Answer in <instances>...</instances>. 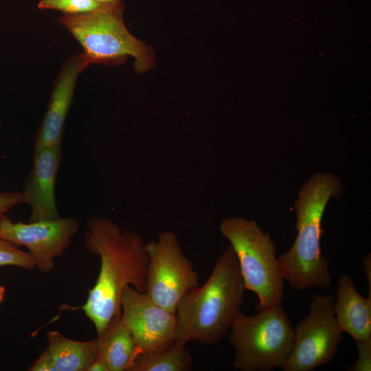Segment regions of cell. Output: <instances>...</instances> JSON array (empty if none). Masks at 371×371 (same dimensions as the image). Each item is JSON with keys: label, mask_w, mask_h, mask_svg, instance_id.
I'll return each mask as SVG.
<instances>
[{"label": "cell", "mask_w": 371, "mask_h": 371, "mask_svg": "<svg viewBox=\"0 0 371 371\" xmlns=\"http://www.w3.org/2000/svg\"><path fill=\"white\" fill-rule=\"evenodd\" d=\"M86 227L85 244L99 256L100 269L82 309L100 336L120 319L121 298L126 286L145 292L148 256L139 234L122 230L109 218L91 217Z\"/></svg>", "instance_id": "obj_1"}, {"label": "cell", "mask_w": 371, "mask_h": 371, "mask_svg": "<svg viewBox=\"0 0 371 371\" xmlns=\"http://www.w3.org/2000/svg\"><path fill=\"white\" fill-rule=\"evenodd\" d=\"M245 289L229 245L216 260L206 282L188 291L179 302L175 339L186 344L220 341L241 313Z\"/></svg>", "instance_id": "obj_2"}, {"label": "cell", "mask_w": 371, "mask_h": 371, "mask_svg": "<svg viewBox=\"0 0 371 371\" xmlns=\"http://www.w3.org/2000/svg\"><path fill=\"white\" fill-rule=\"evenodd\" d=\"M341 190V181L333 173L317 172L299 191L294 203L297 236L291 248L278 257L284 279L294 290L331 284L330 262L320 248L322 219L328 201Z\"/></svg>", "instance_id": "obj_3"}, {"label": "cell", "mask_w": 371, "mask_h": 371, "mask_svg": "<svg viewBox=\"0 0 371 371\" xmlns=\"http://www.w3.org/2000/svg\"><path fill=\"white\" fill-rule=\"evenodd\" d=\"M122 1L79 14H63L58 21L77 40L88 63L117 66L128 56L135 59L134 69L144 73L152 69L155 57L151 47L135 37L126 28Z\"/></svg>", "instance_id": "obj_4"}, {"label": "cell", "mask_w": 371, "mask_h": 371, "mask_svg": "<svg viewBox=\"0 0 371 371\" xmlns=\"http://www.w3.org/2000/svg\"><path fill=\"white\" fill-rule=\"evenodd\" d=\"M219 229L236 254L245 289L257 295V308L281 304L284 279L270 235L243 217L224 218Z\"/></svg>", "instance_id": "obj_5"}, {"label": "cell", "mask_w": 371, "mask_h": 371, "mask_svg": "<svg viewBox=\"0 0 371 371\" xmlns=\"http://www.w3.org/2000/svg\"><path fill=\"white\" fill-rule=\"evenodd\" d=\"M294 330L281 304L256 315H238L229 340L235 351L233 366L241 371H268L284 366L292 351Z\"/></svg>", "instance_id": "obj_6"}, {"label": "cell", "mask_w": 371, "mask_h": 371, "mask_svg": "<svg viewBox=\"0 0 371 371\" xmlns=\"http://www.w3.org/2000/svg\"><path fill=\"white\" fill-rule=\"evenodd\" d=\"M146 249L145 293L158 305L175 313L183 296L199 285L198 273L172 231L162 232L156 240L146 243Z\"/></svg>", "instance_id": "obj_7"}, {"label": "cell", "mask_w": 371, "mask_h": 371, "mask_svg": "<svg viewBox=\"0 0 371 371\" xmlns=\"http://www.w3.org/2000/svg\"><path fill=\"white\" fill-rule=\"evenodd\" d=\"M333 295L313 294L309 313L296 326L284 371H313L334 359L342 340L333 311Z\"/></svg>", "instance_id": "obj_8"}, {"label": "cell", "mask_w": 371, "mask_h": 371, "mask_svg": "<svg viewBox=\"0 0 371 371\" xmlns=\"http://www.w3.org/2000/svg\"><path fill=\"white\" fill-rule=\"evenodd\" d=\"M79 222L74 216L43 220L28 223L12 222L0 216V238L25 247L38 270L47 273L54 267V259L69 247Z\"/></svg>", "instance_id": "obj_9"}, {"label": "cell", "mask_w": 371, "mask_h": 371, "mask_svg": "<svg viewBox=\"0 0 371 371\" xmlns=\"http://www.w3.org/2000/svg\"><path fill=\"white\" fill-rule=\"evenodd\" d=\"M120 319L140 352L159 350L176 339L175 313L131 286L122 293Z\"/></svg>", "instance_id": "obj_10"}, {"label": "cell", "mask_w": 371, "mask_h": 371, "mask_svg": "<svg viewBox=\"0 0 371 371\" xmlns=\"http://www.w3.org/2000/svg\"><path fill=\"white\" fill-rule=\"evenodd\" d=\"M89 65L82 52L73 54L63 64L36 133L34 148L62 145L65 123L74 99L77 79Z\"/></svg>", "instance_id": "obj_11"}, {"label": "cell", "mask_w": 371, "mask_h": 371, "mask_svg": "<svg viewBox=\"0 0 371 371\" xmlns=\"http://www.w3.org/2000/svg\"><path fill=\"white\" fill-rule=\"evenodd\" d=\"M62 156V145L34 148L33 166L25 181V202L31 207L29 222L60 216L55 187Z\"/></svg>", "instance_id": "obj_12"}, {"label": "cell", "mask_w": 371, "mask_h": 371, "mask_svg": "<svg viewBox=\"0 0 371 371\" xmlns=\"http://www.w3.org/2000/svg\"><path fill=\"white\" fill-rule=\"evenodd\" d=\"M48 346L30 371H88L100 350V339L80 341L56 330L47 333Z\"/></svg>", "instance_id": "obj_13"}, {"label": "cell", "mask_w": 371, "mask_h": 371, "mask_svg": "<svg viewBox=\"0 0 371 371\" xmlns=\"http://www.w3.org/2000/svg\"><path fill=\"white\" fill-rule=\"evenodd\" d=\"M333 311L342 333L355 341L371 337V297L362 296L347 274H341L338 279Z\"/></svg>", "instance_id": "obj_14"}, {"label": "cell", "mask_w": 371, "mask_h": 371, "mask_svg": "<svg viewBox=\"0 0 371 371\" xmlns=\"http://www.w3.org/2000/svg\"><path fill=\"white\" fill-rule=\"evenodd\" d=\"M98 337L100 341L98 357L104 361L108 371H130L140 352L121 319Z\"/></svg>", "instance_id": "obj_15"}, {"label": "cell", "mask_w": 371, "mask_h": 371, "mask_svg": "<svg viewBox=\"0 0 371 371\" xmlns=\"http://www.w3.org/2000/svg\"><path fill=\"white\" fill-rule=\"evenodd\" d=\"M186 344L175 339L159 350L139 352L130 371L190 370L193 366V360Z\"/></svg>", "instance_id": "obj_16"}, {"label": "cell", "mask_w": 371, "mask_h": 371, "mask_svg": "<svg viewBox=\"0 0 371 371\" xmlns=\"http://www.w3.org/2000/svg\"><path fill=\"white\" fill-rule=\"evenodd\" d=\"M106 6L109 5L95 0H40L38 3L40 10H56L68 15L87 13Z\"/></svg>", "instance_id": "obj_17"}, {"label": "cell", "mask_w": 371, "mask_h": 371, "mask_svg": "<svg viewBox=\"0 0 371 371\" xmlns=\"http://www.w3.org/2000/svg\"><path fill=\"white\" fill-rule=\"evenodd\" d=\"M0 266L33 269L36 262L29 252L20 250L13 243L0 238Z\"/></svg>", "instance_id": "obj_18"}, {"label": "cell", "mask_w": 371, "mask_h": 371, "mask_svg": "<svg viewBox=\"0 0 371 371\" xmlns=\"http://www.w3.org/2000/svg\"><path fill=\"white\" fill-rule=\"evenodd\" d=\"M358 350L357 359L349 367V371L371 370V337L356 341Z\"/></svg>", "instance_id": "obj_19"}, {"label": "cell", "mask_w": 371, "mask_h": 371, "mask_svg": "<svg viewBox=\"0 0 371 371\" xmlns=\"http://www.w3.org/2000/svg\"><path fill=\"white\" fill-rule=\"evenodd\" d=\"M24 202L23 192H0V216L12 207Z\"/></svg>", "instance_id": "obj_20"}, {"label": "cell", "mask_w": 371, "mask_h": 371, "mask_svg": "<svg viewBox=\"0 0 371 371\" xmlns=\"http://www.w3.org/2000/svg\"><path fill=\"white\" fill-rule=\"evenodd\" d=\"M363 267L368 278L369 284V296L371 297V257L370 254H368L363 260Z\"/></svg>", "instance_id": "obj_21"}, {"label": "cell", "mask_w": 371, "mask_h": 371, "mask_svg": "<svg viewBox=\"0 0 371 371\" xmlns=\"http://www.w3.org/2000/svg\"><path fill=\"white\" fill-rule=\"evenodd\" d=\"M88 371H108L104 361L98 356L88 369Z\"/></svg>", "instance_id": "obj_22"}, {"label": "cell", "mask_w": 371, "mask_h": 371, "mask_svg": "<svg viewBox=\"0 0 371 371\" xmlns=\"http://www.w3.org/2000/svg\"><path fill=\"white\" fill-rule=\"evenodd\" d=\"M95 1L104 5H113L122 1L121 0H95Z\"/></svg>", "instance_id": "obj_23"}, {"label": "cell", "mask_w": 371, "mask_h": 371, "mask_svg": "<svg viewBox=\"0 0 371 371\" xmlns=\"http://www.w3.org/2000/svg\"><path fill=\"white\" fill-rule=\"evenodd\" d=\"M5 293V288L3 286H0V304L2 302Z\"/></svg>", "instance_id": "obj_24"}, {"label": "cell", "mask_w": 371, "mask_h": 371, "mask_svg": "<svg viewBox=\"0 0 371 371\" xmlns=\"http://www.w3.org/2000/svg\"><path fill=\"white\" fill-rule=\"evenodd\" d=\"M1 120H0V126H1Z\"/></svg>", "instance_id": "obj_25"}]
</instances>
